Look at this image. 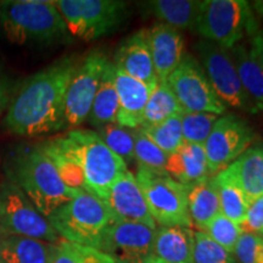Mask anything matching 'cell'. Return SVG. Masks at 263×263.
I'll return each instance as SVG.
<instances>
[{
  "mask_svg": "<svg viewBox=\"0 0 263 263\" xmlns=\"http://www.w3.org/2000/svg\"><path fill=\"white\" fill-rule=\"evenodd\" d=\"M136 179L156 226L188 227L193 223L188 210V188L168 173L137 167Z\"/></svg>",
  "mask_w": 263,
  "mask_h": 263,
  "instance_id": "cell-7",
  "label": "cell"
},
{
  "mask_svg": "<svg viewBox=\"0 0 263 263\" xmlns=\"http://www.w3.org/2000/svg\"><path fill=\"white\" fill-rule=\"evenodd\" d=\"M194 259L195 263H238L234 256L226 251L201 230L194 232Z\"/></svg>",
  "mask_w": 263,
  "mask_h": 263,
  "instance_id": "cell-36",
  "label": "cell"
},
{
  "mask_svg": "<svg viewBox=\"0 0 263 263\" xmlns=\"http://www.w3.org/2000/svg\"><path fill=\"white\" fill-rule=\"evenodd\" d=\"M241 232L251 233L263 238V196L249 205L244 222L240 224Z\"/></svg>",
  "mask_w": 263,
  "mask_h": 263,
  "instance_id": "cell-38",
  "label": "cell"
},
{
  "mask_svg": "<svg viewBox=\"0 0 263 263\" xmlns=\"http://www.w3.org/2000/svg\"><path fill=\"white\" fill-rule=\"evenodd\" d=\"M0 233L58 244L60 235L12 182L0 185Z\"/></svg>",
  "mask_w": 263,
  "mask_h": 263,
  "instance_id": "cell-9",
  "label": "cell"
},
{
  "mask_svg": "<svg viewBox=\"0 0 263 263\" xmlns=\"http://www.w3.org/2000/svg\"><path fill=\"white\" fill-rule=\"evenodd\" d=\"M149 47L159 82H166L184 57V39L180 31L157 24L149 31Z\"/></svg>",
  "mask_w": 263,
  "mask_h": 263,
  "instance_id": "cell-18",
  "label": "cell"
},
{
  "mask_svg": "<svg viewBox=\"0 0 263 263\" xmlns=\"http://www.w3.org/2000/svg\"><path fill=\"white\" fill-rule=\"evenodd\" d=\"M195 49L199 54L200 64L219 100L227 107L257 114L258 110L240 83L230 51L205 39L197 42Z\"/></svg>",
  "mask_w": 263,
  "mask_h": 263,
  "instance_id": "cell-10",
  "label": "cell"
},
{
  "mask_svg": "<svg viewBox=\"0 0 263 263\" xmlns=\"http://www.w3.org/2000/svg\"><path fill=\"white\" fill-rule=\"evenodd\" d=\"M118 107L120 103H118L116 84H115V66L111 61H107L91 105L88 121L97 129L106 124L116 123Z\"/></svg>",
  "mask_w": 263,
  "mask_h": 263,
  "instance_id": "cell-24",
  "label": "cell"
},
{
  "mask_svg": "<svg viewBox=\"0 0 263 263\" xmlns=\"http://www.w3.org/2000/svg\"><path fill=\"white\" fill-rule=\"evenodd\" d=\"M249 51L263 70V33H256L252 35Z\"/></svg>",
  "mask_w": 263,
  "mask_h": 263,
  "instance_id": "cell-39",
  "label": "cell"
},
{
  "mask_svg": "<svg viewBox=\"0 0 263 263\" xmlns=\"http://www.w3.org/2000/svg\"><path fill=\"white\" fill-rule=\"evenodd\" d=\"M201 2L196 0H154L144 3L147 14L178 31L195 32Z\"/></svg>",
  "mask_w": 263,
  "mask_h": 263,
  "instance_id": "cell-23",
  "label": "cell"
},
{
  "mask_svg": "<svg viewBox=\"0 0 263 263\" xmlns=\"http://www.w3.org/2000/svg\"><path fill=\"white\" fill-rule=\"evenodd\" d=\"M188 188V210L193 226L197 230L206 229L210 222L221 213V203L212 177Z\"/></svg>",
  "mask_w": 263,
  "mask_h": 263,
  "instance_id": "cell-25",
  "label": "cell"
},
{
  "mask_svg": "<svg viewBox=\"0 0 263 263\" xmlns=\"http://www.w3.org/2000/svg\"><path fill=\"white\" fill-rule=\"evenodd\" d=\"M10 170L12 183L45 218L81 193L65 185L55 166L39 146L18 154Z\"/></svg>",
  "mask_w": 263,
  "mask_h": 263,
  "instance_id": "cell-2",
  "label": "cell"
},
{
  "mask_svg": "<svg viewBox=\"0 0 263 263\" xmlns=\"http://www.w3.org/2000/svg\"><path fill=\"white\" fill-rule=\"evenodd\" d=\"M55 141L81 164L88 190L101 201L118 177L128 171L123 160L108 149L97 132L72 129Z\"/></svg>",
  "mask_w": 263,
  "mask_h": 263,
  "instance_id": "cell-3",
  "label": "cell"
},
{
  "mask_svg": "<svg viewBox=\"0 0 263 263\" xmlns=\"http://www.w3.org/2000/svg\"><path fill=\"white\" fill-rule=\"evenodd\" d=\"M143 133L167 155L177 151L184 144L182 115H177L154 126L140 128Z\"/></svg>",
  "mask_w": 263,
  "mask_h": 263,
  "instance_id": "cell-30",
  "label": "cell"
},
{
  "mask_svg": "<svg viewBox=\"0 0 263 263\" xmlns=\"http://www.w3.org/2000/svg\"><path fill=\"white\" fill-rule=\"evenodd\" d=\"M166 172L185 186L211 178L203 145L184 143L178 150L167 157Z\"/></svg>",
  "mask_w": 263,
  "mask_h": 263,
  "instance_id": "cell-20",
  "label": "cell"
},
{
  "mask_svg": "<svg viewBox=\"0 0 263 263\" xmlns=\"http://www.w3.org/2000/svg\"><path fill=\"white\" fill-rule=\"evenodd\" d=\"M221 172L244 194L249 203L263 196V146H250Z\"/></svg>",
  "mask_w": 263,
  "mask_h": 263,
  "instance_id": "cell-19",
  "label": "cell"
},
{
  "mask_svg": "<svg viewBox=\"0 0 263 263\" xmlns=\"http://www.w3.org/2000/svg\"><path fill=\"white\" fill-rule=\"evenodd\" d=\"M255 9H257V11H259V14L263 15V2L255 3Z\"/></svg>",
  "mask_w": 263,
  "mask_h": 263,
  "instance_id": "cell-43",
  "label": "cell"
},
{
  "mask_svg": "<svg viewBox=\"0 0 263 263\" xmlns=\"http://www.w3.org/2000/svg\"><path fill=\"white\" fill-rule=\"evenodd\" d=\"M114 221L136 222L157 229L136 176L127 171L117 178L104 200Z\"/></svg>",
  "mask_w": 263,
  "mask_h": 263,
  "instance_id": "cell-15",
  "label": "cell"
},
{
  "mask_svg": "<svg viewBox=\"0 0 263 263\" xmlns=\"http://www.w3.org/2000/svg\"><path fill=\"white\" fill-rule=\"evenodd\" d=\"M145 263H166V262H163L162 259H160L159 257H156V256H151V257L147 259Z\"/></svg>",
  "mask_w": 263,
  "mask_h": 263,
  "instance_id": "cell-42",
  "label": "cell"
},
{
  "mask_svg": "<svg viewBox=\"0 0 263 263\" xmlns=\"http://www.w3.org/2000/svg\"><path fill=\"white\" fill-rule=\"evenodd\" d=\"M167 157L168 155L166 153L155 145L140 128H137L134 133V162L137 163V167L164 172Z\"/></svg>",
  "mask_w": 263,
  "mask_h": 263,
  "instance_id": "cell-33",
  "label": "cell"
},
{
  "mask_svg": "<svg viewBox=\"0 0 263 263\" xmlns=\"http://www.w3.org/2000/svg\"><path fill=\"white\" fill-rule=\"evenodd\" d=\"M51 263H115L101 250L60 240L55 245Z\"/></svg>",
  "mask_w": 263,
  "mask_h": 263,
  "instance_id": "cell-32",
  "label": "cell"
},
{
  "mask_svg": "<svg viewBox=\"0 0 263 263\" xmlns=\"http://www.w3.org/2000/svg\"><path fill=\"white\" fill-rule=\"evenodd\" d=\"M212 179L215 182L217 192H218L221 213L227 218H229L230 221L240 226L244 222L250 205L245 195L222 172L215 174Z\"/></svg>",
  "mask_w": 263,
  "mask_h": 263,
  "instance_id": "cell-29",
  "label": "cell"
},
{
  "mask_svg": "<svg viewBox=\"0 0 263 263\" xmlns=\"http://www.w3.org/2000/svg\"><path fill=\"white\" fill-rule=\"evenodd\" d=\"M107 61L103 51L93 50L77 66L66 93L65 129L81 126L89 116Z\"/></svg>",
  "mask_w": 263,
  "mask_h": 263,
  "instance_id": "cell-12",
  "label": "cell"
},
{
  "mask_svg": "<svg viewBox=\"0 0 263 263\" xmlns=\"http://www.w3.org/2000/svg\"><path fill=\"white\" fill-rule=\"evenodd\" d=\"M263 238L242 232L236 242L234 255L240 263H256Z\"/></svg>",
  "mask_w": 263,
  "mask_h": 263,
  "instance_id": "cell-37",
  "label": "cell"
},
{
  "mask_svg": "<svg viewBox=\"0 0 263 263\" xmlns=\"http://www.w3.org/2000/svg\"><path fill=\"white\" fill-rule=\"evenodd\" d=\"M115 84L120 103L116 123L130 129L140 128L144 108L156 87L143 83L117 68H115Z\"/></svg>",
  "mask_w": 263,
  "mask_h": 263,
  "instance_id": "cell-17",
  "label": "cell"
},
{
  "mask_svg": "<svg viewBox=\"0 0 263 263\" xmlns=\"http://www.w3.org/2000/svg\"><path fill=\"white\" fill-rule=\"evenodd\" d=\"M48 221L66 241L98 250L107 228L115 222L105 202L85 192L59 207Z\"/></svg>",
  "mask_w": 263,
  "mask_h": 263,
  "instance_id": "cell-5",
  "label": "cell"
},
{
  "mask_svg": "<svg viewBox=\"0 0 263 263\" xmlns=\"http://www.w3.org/2000/svg\"><path fill=\"white\" fill-rule=\"evenodd\" d=\"M218 116L207 112H183L182 132L184 143L203 145Z\"/></svg>",
  "mask_w": 263,
  "mask_h": 263,
  "instance_id": "cell-34",
  "label": "cell"
},
{
  "mask_svg": "<svg viewBox=\"0 0 263 263\" xmlns=\"http://www.w3.org/2000/svg\"><path fill=\"white\" fill-rule=\"evenodd\" d=\"M97 133L103 139L108 149L123 160L127 164L134 162V133L136 129H130L120 126L117 123L106 124L99 128Z\"/></svg>",
  "mask_w": 263,
  "mask_h": 263,
  "instance_id": "cell-31",
  "label": "cell"
},
{
  "mask_svg": "<svg viewBox=\"0 0 263 263\" xmlns=\"http://www.w3.org/2000/svg\"><path fill=\"white\" fill-rule=\"evenodd\" d=\"M254 138V130L244 118L234 114H226L217 118L203 144L211 176L213 177L234 162L249 149Z\"/></svg>",
  "mask_w": 263,
  "mask_h": 263,
  "instance_id": "cell-13",
  "label": "cell"
},
{
  "mask_svg": "<svg viewBox=\"0 0 263 263\" xmlns=\"http://www.w3.org/2000/svg\"><path fill=\"white\" fill-rule=\"evenodd\" d=\"M256 263H263V241L261 244V248H259L258 255H257V259H256Z\"/></svg>",
  "mask_w": 263,
  "mask_h": 263,
  "instance_id": "cell-41",
  "label": "cell"
},
{
  "mask_svg": "<svg viewBox=\"0 0 263 263\" xmlns=\"http://www.w3.org/2000/svg\"><path fill=\"white\" fill-rule=\"evenodd\" d=\"M166 82L184 112H207L217 116L226 112L227 106L217 97L200 61L192 54H184Z\"/></svg>",
  "mask_w": 263,
  "mask_h": 263,
  "instance_id": "cell-11",
  "label": "cell"
},
{
  "mask_svg": "<svg viewBox=\"0 0 263 263\" xmlns=\"http://www.w3.org/2000/svg\"><path fill=\"white\" fill-rule=\"evenodd\" d=\"M0 21L9 41L16 44L52 43L67 33L54 2L16 0L0 3Z\"/></svg>",
  "mask_w": 263,
  "mask_h": 263,
  "instance_id": "cell-4",
  "label": "cell"
},
{
  "mask_svg": "<svg viewBox=\"0 0 263 263\" xmlns=\"http://www.w3.org/2000/svg\"><path fill=\"white\" fill-rule=\"evenodd\" d=\"M5 100H6V97H5V90H4V88H3V85L0 84V111H2L3 106H4Z\"/></svg>",
  "mask_w": 263,
  "mask_h": 263,
  "instance_id": "cell-40",
  "label": "cell"
},
{
  "mask_svg": "<svg viewBox=\"0 0 263 263\" xmlns=\"http://www.w3.org/2000/svg\"><path fill=\"white\" fill-rule=\"evenodd\" d=\"M114 66L130 77L156 87L157 81L149 47V29H140L124 38L115 52Z\"/></svg>",
  "mask_w": 263,
  "mask_h": 263,
  "instance_id": "cell-16",
  "label": "cell"
},
{
  "mask_svg": "<svg viewBox=\"0 0 263 263\" xmlns=\"http://www.w3.org/2000/svg\"><path fill=\"white\" fill-rule=\"evenodd\" d=\"M240 83L250 100L259 111L263 110V70L242 44H236L230 49Z\"/></svg>",
  "mask_w": 263,
  "mask_h": 263,
  "instance_id": "cell-26",
  "label": "cell"
},
{
  "mask_svg": "<svg viewBox=\"0 0 263 263\" xmlns=\"http://www.w3.org/2000/svg\"><path fill=\"white\" fill-rule=\"evenodd\" d=\"M156 229L136 222L115 221L105 233L100 249L115 263H145L154 256Z\"/></svg>",
  "mask_w": 263,
  "mask_h": 263,
  "instance_id": "cell-14",
  "label": "cell"
},
{
  "mask_svg": "<svg viewBox=\"0 0 263 263\" xmlns=\"http://www.w3.org/2000/svg\"><path fill=\"white\" fill-rule=\"evenodd\" d=\"M77 66L66 58L29 78L10 105L6 128L22 137L65 129L66 93Z\"/></svg>",
  "mask_w": 263,
  "mask_h": 263,
  "instance_id": "cell-1",
  "label": "cell"
},
{
  "mask_svg": "<svg viewBox=\"0 0 263 263\" xmlns=\"http://www.w3.org/2000/svg\"><path fill=\"white\" fill-rule=\"evenodd\" d=\"M216 244H218L229 254H234L236 242L241 235V228L224 215L219 213L210 222V224L203 230Z\"/></svg>",
  "mask_w": 263,
  "mask_h": 263,
  "instance_id": "cell-35",
  "label": "cell"
},
{
  "mask_svg": "<svg viewBox=\"0 0 263 263\" xmlns=\"http://www.w3.org/2000/svg\"><path fill=\"white\" fill-rule=\"evenodd\" d=\"M195 33L230 50L245 34L257 33V21L244 0H205L200 6Z\"/></svg>",
  "mask_w": 263,
  "mask_h": 263,
  "instance_id": "cell-6",
  "label": "cell"
},
{
  "mask_svg": "<svg viewBox=\"0 0 263 263\" xmlns=\"http://www.w3.org/2000/svg\"><path fill=\"white\" fill-rule=\"evenodd\" d=\"M183 112V107L180 106L167 82H159L144 108L140 128L154 126Z\"/></svg>",
  "mask_w": 263,
  "mask_h": 263,
  "instance_id": "cell-28",
  "label": "cell"
},
{
  "mask_svg": "<svg viewBox=\"0 0 263 263\" xmlns=\"http://www.w3.org/2000/svg\"><path fill=\"white\" fill-rule=\"evenodd\" d=\"M39 147L54 164L59 176H60L61 180L65 183L66 186H68L72 190H76V192L89 193L81 164L77 162V160L73 156L66 153L64 149H61L55 139L42 144Z\"/></svg>",
  "mask_w": 263,
  "mask_h": 263,
  "instance_id": "cell-27",
  "label": "cell"
},
{
  "mask_svg": "<svg viewBox=\"0 0 263 263\" xmlns=\"http://www.w3.org/2000/svg\"><path fill=\"white\" fill-rule=\"evenodd\" d=\"M194 230L188 227H157L154 256L166 263H195Z\"/></svg>",
  "mask_w": 263,
  "mask_h": 263,
  "instance_id": "cell-21",
  "label": "cell"
},
{
  "mask_svg": "<svg viewBox=\"0 0 263 263\" xmlns=\"http://www.w3.org/2000/svg\"><path fill=\"white\" fill-rule=\"evenodd\" d=\"M55 245L16 235L0 238V263H51Z\"/></svg>",
  "mask_w": 263,
  "mask_h": 263,
  "instance_id": "cell-22",
  "label": "cell"
},
{
  "mask_svg": "<svg viewBox=\"0 0 263 263\" xmlns=\"http://www.w3.org/2000/svg\"><path fill=\"white\" fill-rule=\"evenodd\" d=\"M67 32L83 41H94L116 31L128 17V4L118 0L54 2Z\"/></svg>",
  "mask_w": 263,
  "mask_h": 263,
  "instance_id": "cell-8",
  "label": "cell"
}]
</instances>
